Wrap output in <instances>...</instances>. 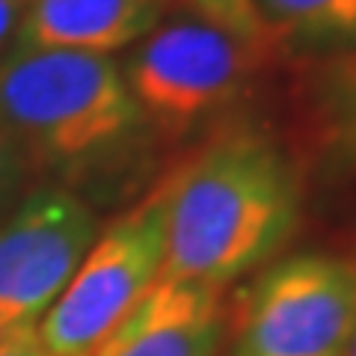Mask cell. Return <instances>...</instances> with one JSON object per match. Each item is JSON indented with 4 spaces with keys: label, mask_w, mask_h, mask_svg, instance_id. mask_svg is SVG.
Here are the masks:
<instances>
[{
    "label": "cell",
    "mask_w": 356,
    "mask_h": 356,
    "mask_svg": "<svg viewBox=\"0 0 356 356\" xmlns=\"http://www.w3.org/2000/svg\"><path fill=\"white\" fill-rule=\"evenodd\" d=\"M300 220V181L273 140L238 131L166 175L161 280L222 288L270 261Z\"/></svg>",
    "instance_id": "cell-1"
},
{
    "label": "cell",
    "mask_w": 356,
    "mask_h": 356,
    "mask_svg": "<svg viewBox=\"0 0 356 356\" xmlns=\"http://www.w3.org/2000/svg\"><path fill=\"white\" fill-rule=\"evenodd\" d=\"M0 128L24 161L83 175L125 154L146 122L110 57L13 48L0 60Z\"/></svg>",
    "instance_id": "cell-2"
},
{
    "label": "cell",
    "mask_w": 356,
    "mask_h": 356,
    "mask_svg": "<svg viewBox=\"0 0 356 356\" xmlns=\"http://www.w3.org/2000/svg\"><path fill=\"white\" fill-rule=\"evenodd\" d=\"M276 57L273 44L191 15L154 27L122 74L146 128L178 140L247 102Z\"/></svg>",
    "instance_id": "cell-3"
},
{
    "label": "cell",
    "mask_w": 356,
    "mask_h": 356,
    "mask_svg": "<svg viewBox=\"0 0 356 356\" xmlns=\"http://www.w3.org/2000/svg\"><path fill=\"white\" fill-rule=\"evenodd\" d=\"M166 252V178L95 235L69 285L39 321L48 356H92L161 280Z\"/></svg>",
    "instance_id": "cell-4"
},
{
    "label": "cell",
    "mask_w": 356,
    "mask_h": 356,
    "mask_svg": "<svg viewBox=\"0 0 356 356\" xmlns=\"http://www.w3.org/2000/svg\"><path fill=\"white\" fill-rule=\"evenodd\" d=\"M353 330L356 259L297 252L243 297L229 356H348Z\"/></svg>",
    "instance_id": "cell-5"
},
{
    "label": "cell",
    "mask_w": 356,
    "mask_h": 356,
    "mask_svg": "<svg viewBox=\"0 0 356 356\" xmlns=\"http://www.w3.org/2000/svg\"><path fill=\"white\" fill-rule=\"evenodd\" d=\"M95 232V214L65 187H42L6 217L0 226V336L39 327Z\"/></svg>",
    "instance_id": "cell-6"
},
{
    "label": "cell",
    "mask_w": 356,
    "mask_h": 356,
    "mask_svg": "<svg viewBox=\"0 0 356 356\" xmlns=\"http://www.w3.org/2000/svg\"><path fill=\"white\" fill-rule=\"evenodd\" d=\"M222 339V288L158 280L92 356H217Z\"/></svg>",
    "instance_id": "cell-7"
},
{
    "label": "cell",
    "mask_w": 356,
    "mask_h": 356,
    "mask_svg": "<svg viewBox=\"0 0 356 356\" xmlns=\"http://www.w3.org/2000/svg\"><path fill=\"white\" fill-rule=\"evenodd\" d=\"M172 0H24L15 48L110 57L163 21Z\"/></svg>",
    "instance_id": "cell-8"
},
{
    "label": "cell",
    "mask_w": 356,
    "mask_h": 356,
    "mask_svg": "<svg viewBox=\"0 0 356 356\" xmlns=\"http://www.w3.org/2000/svg\"><path fill=\"white\" fill-rule=\"evenodd\" d=\"M276 48L356 42V0H255Z\"/></svg>",
    "instance_id": "cell-9"
},
{
    "label": "cell",
    "mask_w": 356,
    "mask_h": 356,
    "mask_svg": "<svg viewBox=\"0 0 356 356\" xmlns=\"http://www.w3.org/2000/svg\"><path fill=\"white\" fill-rule=\"evenodd\" d=\"M187 6L193 9V15L211 21L222 30L235 33L241 39L250 42H261V44H273L276 42L267 36V30L261 24V15L255 9V0H187Z\"/></svg>",
    "instance_id": "cell-10"
},
{
    "label": "cell",
    "mask_w": 356,
    "mask_h": 356,
    "mask_svg": "<svg viewBox=\"0 0 356 356\" xmlns=\"http://www.w3.org/2000/svg\"><path fill=\"white\" fill-rule=\"evenodd\" d=\"M330 110L336 137L356 158V65H344L330 89Z\"/></svg>",
    "instance_id": "cell-11"
},
{
    "label": "cell",
    "mask_w": 356,
    "mask_h": 356,
    "mask_svg": "<svg viewBox=\"0 0 356 356\" xmlns=\"http://www.w3.org/2000/svg\"><path fill=\"white\" fill-rule=\"evenodd\" d=\"M24 154L18 152L13 137L0 128V205L9 199V193L15 191L21 172H24Z\"/></svg>",
    "instance_id": "cell-12"
},
{
    "label": "cell",
    "mask_w": 356,
    "mask_h": 356,
    "mask_svg": "<svg viewBox=\"0 0 356 356\" xmlns=\"http://www.w3.org/2000/svg\"><path fill=\"white\" fill-rule=\"evenodd\" d=\"M0 356H48L42 348L39 327H21L0 336Z\"/></svg>",
    "instance_id": "cell-13"
},
{
    "label": "cell",
    "mask_w": 356,
    "mask_h": 356,
    "mask_svg": "<svg viewBox=\"0 0 356 356\" xmlns=\"http://www.w3.org/2000/svg\"><path fill=\"white\" fill-rule=\"evenodd\" d=\"M21 15H24V0H0V60L9 54V44L15 48Z\"/></svg>",
    "instance_id": "cell-14"
},
{
    "label": "cell",
    "mask_w": 356,
    "mask_h": 356,
    "mask_svg": "<svg viewBox=\"0 0 356 356\" xmlns=\"http://www.w3.org/2000/svg\"><path fill=\"white\" fill-rule=\"evenodd\" d=\"M348 356H356V330H353V339H350V348H348Z\"/></svg>",
    "instance_id": "cell-15"
}]
</instances>
